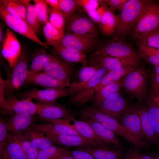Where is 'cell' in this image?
I'll return each instance as SVG.
<instances>
[{
	"label": "cell",
	"mask_w": 159,
	"mask_h": 159,
	"mask_svg": "<svg viewBox=\"0 0 159 159\" xmlns=\"http://www.w3.org/2000/svg\"><path fill=\"white\" fill-rule=\"evenodd\" d=\"M147 1L146 0L127 1L117 15L118 20L112 39L123 41L132 32Z\"/></svg>",
	"instance_id": "1"
},
{
	"label": "cell",
	"mask_w": 159,
	"mask_h": 159,
	"mask_svg": "<svg viewBox=\"0 0 159 159\" xmlns=\"http://www.w3.org/2000/svg\"><path fill=\"white\" fill-rule=\"evenodd\" d=\"M150 72L143 66L138 65L122 78V87L139 102L145 101L148 94Z\"/></svg>",
	"instance_id": "2"
},
{
	"label": "cell",
	"mask_w": 159,
	"mask_h": 159,
	"mask_svg": "<svg viewBox=\"0 0 159 159\" xmlns=\"http://www.w3.org/2000/svg\"><path fill=\"white\" fill-rule=\"evenodd\" d=\"M126 130V140L139 149H146L148 142L142 129L139 117L133 107L129 108L118 120Z\"/></svg>",
	"instance_id": "3"
},
{
	"label": "cell",
	"mask_w": 159,
	"mask_h": 159,
	"mask_svg": "<svg viewBox=\"0 0 159 159\" xmlns=\"http://www.w3.org/2000/svg\"><path fill=\"white\" fill-rule=\"evenodd\" d=\"M159 27V4L155 1L147 0L132 32L133 39L137 40Z\"/></svg>",
	"instance_id": "4"
},
{
	"label": "cell",
	"mask_w": 159,
	"mask_h": 159,
	"mask_svg": "<svg viewBox=\"0 0 159 159\" xmlns=\"http://www.w3.org/2000/svg\"><path fill=\"white\" fill-rule=\"evenodd\" d=\"M28 54L22 48L21 54L6 80H5L3 93L5 97L11 96L26 81L28 69Z\"/></svg>",
	"instance_id": "5"
},
{
	"label": "cell",
	"mask_w": 159,
	"mask_h": 159,
	"mask_svg": "<svg viewBox=\"0 0 159 159\" xmlns=\"http://www.w3.org/2000/svg\"><path fill=\"white\" fill-rule=\"evenodd\" d=\"M30 128L44 132L50 137L55 144L68 148L75 147L76 148L90 146H102L88 140L80 136L64 135L59 134L54 131L48 123H34Z\"/></svg>",
	"instance_id": "6"
},
{
	"label": "cell",
	"mask_w": 159,
	"mask_h": 159,
	"mask_svg": "<svg viewBox=\"0 0 159 159\" xmlns=\"http://www.w3.org/2000/svg\"><path fill=\"white\" fill-rule=\"evenodd\" d=\"M80 119H88L100 123L112 131L116 135L127 137L125 129L117 119L100 111L94 106H87L80 108L74 113Z\"/></svg>",
	"instance_id": "7"
},
{
	"label": "cell",
	"mask_w": 159,
	"mask_h": 159,
	"mask_svg": "<svg viewBox=\"0 0 159 159\" xmlns=\"http://www.w3.org/2000/svg\"><path fill=\"white\" fill-rule=\"evenodd\" d=\"M92 52L87 57L94 55L124 58L139 57L138 51L130 44L123 41L112 39L100 43Z\"/></svg>",
	"instance_id": "8"
},
{
	"label": "cell",
	"mask_w": 159,
	"mask_h": 159,
	"mask_svg": "<svg viewBox=\"0 0 159 159\" xmlns=\"http://www.w3.org/2000/svg\"><path fill=\"white\" fill-rule=\"evenodd\" d=\"M140 59V57L124 58L94 55L88 57L86 59V62L88 66L104 68L108 71H110L138 65Z\"/></svg>",
	"instance_id": "9"
},
{
	"label": "cell",
	"mask_w": 159,
	"mask_h": 159,
	"mask_svg": "<svg viewBox=\"0 0 159 159\" xmlns=\"http://www.w3.org/2000/svg\"><path fill=\"white\" fill-rule=\"evenodd\" d=\"M138 65L129 66L119 70L109 71L93 87L74 96V101L78 105L84 106L87 102L90 101L96 92L104 87L120 79Z\"/></svg>",
	"instance_id": "10"
},
{
	"label": "cell",
	"mask_w": 159,
	"mask_h": 159,
	"mask_svg": "<svg viewBox=\"0 0 159 159\" xmlns=\"http://www.w3.org/2000/svg\"><path fill=\"white\" fill-rule=\"evenodd\" d=\"M84 13L79 9L67 19L65 29L68 32L97 37L98 33L94 23Z\"/></svg>",
	"instance_id": "11"
},
{
	"label": "cell",
	"mask_w": 159,
	"mask_h": 159,
	"mask_svg": "<svg viewBox=\"0 0 159 159\" xmlns=\"http://www.w3.org/2000/svg\"><path fill=\"white\" fill-rule=\"evenodd\" d=\"M0 16L5 24L13 30L46 48L49 49L45 43L39 39L26 21L12 15L1 5Z\"/></svg>",
	"instance_id": "12"
},
{
	"label": "cell",
	"mask_w": 159,
	"mask_h": 159,
	"mask_svg": "<svg viewBox=\"0 0 159 159\" xmlns=\"http://www.w3.org/2000/svg\"><path fill=\"white\" fill-rule=\"evenodd\" d=\"M100 43L97 37L67 32L59 44L64 47L87 55Z\"/></svg>",
	"instance_id": "13"
},
{
	"label": "cell",
	"mask_w": 159,
	"mask_h": 159,
	"mask_svg": "<svg viewBox=\"0 0 159 159\" xmlns=\"http://www.w3.org/2000/svg\"><path fill=\"white\" fill-rule=\"evenodd\" d=\"M17 97L13 95L0 98L1 112L11 116L20 113L37 115V104L34 103L29 100H19Z\"/></svg>",
	"instance_id": "14"
},
{
	"label": "cell",
	"mask_w": 159,
	"mask_h": 159,
	"mask_svg": "<svg viewBox=\"0 0 159 159\" xmlns=\"http://www.w3.org/2000/svg\"><path fill=\"white\" fill-rule=\"evenodd\" d=\"M69 96L68 87L60 89H45L39 90L32 88L17 94L20 99L31 100L34 99L40 102L49 103L56 102L59 98Z\"/></svg>",
	"instance_id": "15"
},
{
	"label": "cell",
	"mask_w": 159,
	"mask_h": 159,
	"mask_svg": "<svg viewBox=\"0 0 159 159\" xmlns=\"http://www.w3.org/2000/svg\"><path fill=\"white\" fill-rule=\"evenodd\" d=\"M37 115L42 119L47 121L57 119H65L72 121L75 119V114L69 108L56 102L37 104Z\"/></svg>",
	"instance_id": "16"
},
{
	"label": "cell",
	"mask_w": 159,
	"mask_h": 159,
	"mask_svg": "<svg viewBox=\"0 0 159 159\" xmlns=\"http://www.w3.org/2000/svg\"><path fill=\"white\" fill-rule=\"evenodd\" d=\"M94 106L102 113L118 121L129 108L126 100L118 92Z\"/></svg>",
	"instance_id": "17"
},
{
	"label": "cell",
	"mask_w": 159,
	"mask_h": 159,
	"mask_svg": "<svg viewBox=\"0 0 159 159\" xmlns=\"http://www.w3.org/2000/svg\"><path fill=\"white\" fill-rule=\"evenodd\" d=\"M1 44L2 55L10 66L13 68L19 57L22 48L16 36L9 28L6 29Z\"/></svg>",
	"instance_id": "18"
},
{
	"label": "cell",
	"mask_w": 159,
	"mask_h": 159,
	"mask_svg": "<svg viewBox=\"0 0 159 159\" xmlns=\"http://www.w3.org/2000/svg\"><path fill=\"white\" fill-rule=\"evenodd\" d=\"M52 55L51 60L43 72L60 80L71 83L70 80L73 75V69L70 64L65 62L57 56L53 54Z\"/></svg>",
	"instance_id": "19"
},
{
	"label": "cell",
	"mask_w": 159,
	"mask_h": 159,
	"mask_svg": "<svg viewBox=\"0 0 159 159\" xmlns=\"http://www.w3.org/2000/svg\"><path fill=\"white\" fill-rule=\"evenodd\" d=\"M35 115L28 113L16 114L5 120L8 131L13 134L22 133L30 128L36 120Z\"/></svg>",
	"instance_id": "20"
},
{
	"label": "cell",
	"mask_w": 159,
	"mask_h": 159,
	"mask_svg": "<svg viewBox=\"0 0 159 159\" xmlns=\"http://www.w3.org/2000/svg\"><path fill=\"white\" fill-rule=\"evenodd\" d=\"M81 120L90 125L97 137L103 143L116 149L122 150L123 146L121 142L112 131L95 121L88 119Z\"/></svg>",
	"instance_id": "21"
},
{
	"label": "cell",
	"mask_w": 159,
	"mask_h": 159,
	"mask_svg": "<svg viewBox=\"0 0 159 159\" xmlns=\"http://www.w3.org/2000/svg\"><path fill=\"white\" fill-rule=\"evenodd\" d=\"M108 72L104 68H100L92 77L86 81L82 82H74L71 83L67 87L69 90V96L70 97H73L93 87Z\"/></svg>",
	"instance_id": "22"
},
{
	"label": "cell",
	"mask_w": 159,
	"mask_h": 159,
	"mask_svg": "<svg viewBox=\"0 0 159 159\" xmlns=\"http://www.w3.org/2000/svg\"><path fill=\"white\" fill-rule=\"evenodd\" d=\"M45 89H60L67 87L71 83L65 82L44 72H41L34 76L28 82Z\"/></svg>",
	"instance_id": "23"
},
{
	"label": "cell",
	"mask_w": 159,
	"mask_h": 159,
	"mask_svg": "<svg viewBox=\"0 0 159 159\" xmlns=\"http://www.w3.org/2000/svg\"><path fill=\"white\" fill-rule=\"evenodd\" d=\"M74 149L87 152L96 159H122V150L110 147L90 146L76 148Z\"/></svg>",
	"instance_id": "24"
},
{
	"label": "cell",
	"mask_w": 159,
	"mask_h": 159,
	"mask_svg": "<svg viewBox=\"0 0 159 159\" xmlns=\"http://www.w3.org/2000/svg\"><path fill=\"white\" fill-rule=\"evenodd\" d=\"M133 108L139 117L142 131L146 140L149 143H157L156 135L145 106L138 105Z\"/></svg>",
	"instance_id": "25"
},
{
	"label": "cell",
	"mask_w": 159,
	"mask_h": 159,
	"mask_svg": "<svg viewBox=\"0 0 159 159\" xmlns=\"http://www.w3.org/2000/svg\"><path fill=\"white\" fill-rule=\"evenodd\" d=\"M52 47L53 48L50 50L52 54L69 64L73 63L82 64L87 57L83 53L64 47L60 44Z\"/></svg>",
	"instance_id": "26"
},
{
	"label": "cell",
	"mask_w": 159,
	"mask_h": 159,
	"mask_svg": "<svg viewBox=\"0 0 159 159\" xmlns=\"http://www.w3.org/2000/svg\"><path fill=\"white\" fill-rule=\"evenodd\" d=\"M22 133L32 145L39 150L55 145L53 140L42 131L30 128Z\"/></svg>",
	"instance_id": "27"
},
{
	"label": "cell",
	"mask_w": 159,
	"mask_h": 159,
	"mask_svg": "<svg viewBox=\"0 0 159 159\" xmlns=\"http://www.w3.org/2000/svg\"><path fill=\"white\" fill-rule=\"evenodd\" d=\"M0 159H27L20 144L9 132L6 144L0 153Z\"/></svg>",
	"instance_id": "28"
},
{
	"label": "cell",
	"mask_w": 159,
	"mask_h": 159,
	"mask_svg": "<svg viewBox=\"0 0 159 159\" xmlns=\"http://www.w3.org/2000/svg\"><path fill=\"white\" fill-rule=\"evenodd\" d=\"M72 122L74 127L81 136L102 146L112 148L102 141L97 137L90 125L85 121L75 119Z\"/></svg>",
	"instance_id": "29"
},
{
	"label": "cell",
	"mask_w": 159,
	"mask_h": 159,
	"mask_svg": "<svg viewBox=\"0 0 159 159\" xmlns=\"http://www.w3.org/2000/svg\"><path fill=\"white\" fill-rule=\"evenodd\" d=\"M121 87L122 78L100 89L94 94L90 101L92 105L95 106L113 94L118 92Z\"/></svg>",
	"instance_id": "30"
},
{
	"label": "cell",
	"mask_w": 159,
	"mask_h": 159,
	"mask_svg": "<svg viewBox=\"0 0 159 159\" xmlns=\"http://www.w3.org/2000/svg\"><path fill=\"white\" fill-rule=\"evenodd\" d=\"M52 54L39 53L33 57L29 69L26 81L29 82L32 77L37 73L43 72L52 59Z\"/></svg>",
	"instance_id": "31"
},
{
	"label": "cell",
	"mask_w": 159,
	"mask_h": 159,
	"mask_svg": "<svg viewBox=\"0 0 159 159\" xmlns=\"http://www.w3.org/2000/svg\"><path fill=\"white\" fill-rule=\"evenodd\" d=\"M118 20L117 15L114 14V11L108 8L98 24L102 34L106 36L113 34Z\"/></svg>",
	"instance_id": "32"
},
{
	"label": "cell",
	"mask_w": 159,
	"mask_h": 159,
	"mask_svg": "<svg viewBox=\"0 0 159 159\" xmlns=\"http://www.w3.org/2000/svg\"><path fill=\"white\" fill-rule=\"evenodd\" d=\"M145 101V106L156 135L157 143L159 144V106L148 95Z\"/></svg>",
	"instance_id": "33"
},
{
	"label": "cell",
	"mask_w": 159,
	"mask_h": 159,
	"mask_svg": "<svg viewBox=\"0 0 159 159\" xmlns=\"http://www.w3.org/2000/svg\"><path fill=\"white\" fill-rule=\"evenodd\" d=\"M0 5L12 15L26 21V7L22 0H0Z\"/></svg>",
	"instance_id": "34"
},
{
	"label": "cell",
	"mask_w": 159,
	"mask_h": 159,
	"mask_svg": "<svg viewBox=\"0 0 159 159\" xmlns=\"http://www.w3.org/2000/svg\"><path fill=\"white\" fill-rule=\"evenodd\" d=\"M26 7V21L29 26L37 36L40 30V25L37 12L34 4L30 1L22 0Z\"/></svg>",
	"instance_id": "35"
},
{
	"label": "cell",
	"mask_w": 159,
	"mask_h": 159,
	"mask_svg": "<svg viewBox=\"0 0 159 159\" xmlns=\"http://www.w3.org/2000/svg\"><path fill=\"white\" fill-rule=\"evenodd\" d=\"M71 121L67 120L57 119L49 120L46 122L53 130L57 133L81 136L76 131L72 124H71Z\"/></svg>",
	"instance_id": "36"
},
{
	"label": "cell",
	"mask_w": 159,
	"mask_h": 159,
	"mask_svg": "<svg viewBox=\"0 0 159 159\" xmlns=\"http://www.w3.org/2000/svg\"><path fill=\"white\" fill-rule=\"evenodd\" d=\"M48 9L49 21L64 36L65 34L66 21L65 16L61 10L52 9L48 6Z\"/></svg>",
	"instance_id": "37"
},
{
	"label": "cell",
	"mask_w": 159,
	"mask_h": 159,
	"mask_svg": "<svg viewBox=\"0 0 159 159\" xmlns=\"http://www.w3.org/2000/svg\"><path fill=\"white\" fill-rule=\"evenodd\" d=\"M69 152L67 148L55 145L39 150L36 159H60Z\"/></svg>",
	"instance_id": "38"
},
{
	"label": "cell",
	"mask_w": 159,
	"mask_h": 159,
	"mask_svg": "<svg viewBox=\"0 0 159 159\" xmlns=\"http://www.w3.org/2000/svg\"><path fill=\"white\" fill-rule=\"evenodd\" d=\"M43 32L47 45L53 46L59 44L64 37L49 21L44 25Z\"/></svg>",
	"instance_id": "39"
},
{
	"label": "cell",
	"mask_w": 159,
	"mask_h": 159,
	"mask_svg": "<svg viewBox=\"0 0 159 159\" xmlns=\"http://www.w3.org/2000/svg\"><path fill=\"white\" fill-rule=\"evenodd\" d=\"M10 133L20 144L27 159H36L39 150L33 147L22 133L13 134Z\"/></svg>",
	"instance_id": "40"
},
{
	"label": "cell",
	"mask_w": 159,
	"mask_h": 159,
	"mask_svg": "<svg viewBox=\"0 0 159 159\" xmlns=\"http://www.w3.org/2000/svg\"><path fill=\"white\" fill-rule=\"evenodd\" d=\"M138 46H144L159 48V27L143 35L136 40Z\"/></svg>",
	"instance_id": "41"
},
{
	"label": "cell",
	"mask_w": 159,
	"mask_h": 159,
	"mask_svg": "<svg viewBox=\"0 0 159 159\" xmlns=\"http://www.w3.org/2000/svg\"><path fill=\"white\" fill-rule=\"evenodd\" d=\"M82 64L78 73V81H75L78 82H84L90 79L99 68L97 67L88 65L86 60Z\"/></svg>",
	"instance_id": "42"
},
{
	"label": "cell",
	"mask_w": 159,
	"mask_h": 159,
	"mask_svg": "<svg viewBox=\"0 0 159 159\" xmlns=\"http://www.w3.org/2000/svg\"><path fill=\"white\" fill-rule=\"evenodd\" d=\"M61 11L66 19L80 9L77 0H59Z\"/></svg>",
	"instance_id": "43"
},
{
	"label": "cell",
	"mask_w": 159,
	"mask_h": 159,
	"mask_svg": "<svg viewBox=\"0 0 159 159\" xmlns=\"http://www.w3.org/2000/svg\"><path fill=\"white\" fill-rule=\"evenodd\" d=\"M37 10L38 16L41 24L44 25L49 21L48 6L45 0H33Z\"/></svg>",
	"instance_id": "44"
},
{
	"label": "cell",
	"mask_w": 159,
	"mask_h": 159,
	"mask_svg": "<svg viewBox=\"0 0 159 159\" xmlns=\"http://www.w3.org/2000/svg\"><path fill=\"white\" fill-rule=\"evenodd\" d=\"M150 87L148 95L151 96L159 106V85L155 80L154 74L150 75Z\"/></svg>",
	"instance_id": "45"
},
{
	"label": "cell",
	"mask_w": 159,
	"mask_h": 159,
	"mask_svg": "<svg viewBox=\"0 0 159 159\" xmlns=\"http://www.w3.org/2000/svg\"><path fill=\"white\" fill-rule=\"evenodd\" d=\"M100 0H77L80 9L85 12L89 10L97 8Z\"/></svg>",
	"instance_id": "46"
},
{
	"label": "cell",
	"mask_w": 159,
	"mask_h": 159,
	"mask_svg": "<svg viewBox=\"0 0 159 159\" xmlns=\"http://www.w3.org/2000/svg\"><path fill=\"white\" fill-rule=\"evenodd\" d=\"M8 131L5 120L0 118V153L5 145L7 139Z\"/></svg>",
	"instance_id": "47"
},
{
	"label": "cell",
	"mask_w": 159,
	"mask_h": 159,
	"mask_svg": "<svg viewBox=\"0 0 159 159\" xmlns=\"http://www.w3.org/2000/svg\"><path fill=\"white\" fill-rule=\"evenodd\" d=\"M127 0H104V2L108 8L114 11H120Z\"/></svg>",
	"instance_id": "48"
},
{
	"label": "cell",
	"mask_w": 159,
	"mask_h": 159,
	"mask_svg": "<svg viewBox=\"0 0 159 159\" xmlns=\"http://www.w3.org/2000/svg\"><path fill=\"white\" fill-rule=\"evenodd\" d=\"M139 148L135 146L130 148L126 152L123 159H142L143 154H142Z\"/></svg>",
	"instance_id": "49"
},
{
	"label": "cell",
	"mask_w": 159,
	"mask_h": 159,
	"mask_svg": "<svg viewBox=\"0 0 159 159\" xmlns=\"http://www.w3.org/2000/svg\"><path fill=\"white\" fill-rule=\"evenodd\" d=\"M74 159H96L92 155L85 151L74 149L69 151Z\"/></svg>",
	"instance_id": "50"
},
{
	"label": "cell",
	"mask_w": 159,
	"mask_h": 159,
	"mask_svg": "<svg viewBox=\"0 0 159 159\" xmlns=\"http://www.w3.org/2000/svg\"><path fill=\"white\" fill-rule=\"evenodd\" d=\"M85 13L87 14L88 17L94 23L98 24L100 23L102 17L98 12L97 8L88 10Z\"/></svg>",
	"instance_id": "51"
},
{
	"label": "cell",
	"mask_w": 159,
	"mask_h": 159,
	"mask_svg": "<svg viewBox=\"0 0 159 159\" xmlns=\"http://www.w3.org/2000/svg\"><path fill=\"white\" fill-rule=\"evenodd\" d=\"M139 56L140 59L155 66L159 64V53L155 55H140Z\"/></svg>",
	"instance_id": "52"
},
{
	"label": "cell",
	"mask_w": 159,
	"mask_h": 159,
	"mask_svg": "<svg viewBox=\"0 0 159 159\" xmlns=\"http://www.w3.org/2000/svg\"><path fill=\"white\" fill-rule=\"evenodd\" d=\"M45 1L50 8L61 10L59 0H45Z\"/></svg>",
	"instance_id": "53"
},
{
	"label": "cell",
	"mask_w": 159,
	"mask_h": 159,
	"mask_svg": "<svg viewBox=\"0 0 159 159\" xmlns=\"http://www.w3.org/2000/svg\"><path fill=\"white\" fill-rule=\"evenodd\" d=\"M155 156L149 153L143 154L142 159H155Z\"/></svg>",
	"instance_id": "54"
},
{
	"label": "cell",
	"mask_w": 159,
	"mask_h": 159,
	"mask_svg": "<svg viewBox=\"0 0 159 159\" xmlns=\"http://www.w3.org/2000/svg\"><path fill=\"white\" fill-rule=\"evenodd\" d=\"M3 28L1 24H0V42L2 43L3 40L4 35L3 34Z\"/></svg>",
	"instance_id": "55"
},
{
	"label": "cell",
	"mask_w": 159,
	"mask_h": 159,
	"mask_svg": "<svg viewBox=\"0 0 159 159\" xmlns=\"http://www.w3.org/2000/svg\"><path fill=\"white\" fill-rule=\"evenodd\" d=\"M60 159H74V158L69 152L68 153Z\"/></svg>",
	"instance_id": "56"
},
{
	"label": "cell",
	"mask_w": 159,
	"mask_h": 159,
	"mask_svg": "<svg viewBox=\"0 0 159 159\" xmlns=\"http://www.w3.org/2000/svg\"><path fill=\"white\" fill-rule=\"evenodd\" d=\"M154 74L156 75H159V64L155 66Z\"/></svg>",
	"instance_id": "57"
},
{
	"label": "cell",
	"mask_w": 159,
	"mask_h": 159,
	"mask_svg": "<svg viewBox=\"0 0 159 159\" xmlns=\"http://www.w3.org/2000/svg\"><path fill=\"white\" fill-rule=\"evenodd\" d=\"M154 76L155 80L159 85V75H156L154 74Z\"/></svg>",
	"instance_id": "58"
},
{
	"label": "cell",
	"mask_w": 159,
	"mask_h": 159,
	"mask_svg": "<svg viewBox=\"0 0 159 159\" xmlns=\"http://www.w3.org/2000/svg\"><path fill=\"white\" fill-rule=\"evenodd\" d=\"M155 159H159V153L155 155Z\"/></svg>",
	"instance_id": "59"
}]
</instances>
